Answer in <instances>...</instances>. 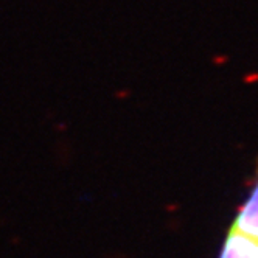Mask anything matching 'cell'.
I'll return each mask as SVG.
<instances>
[{
	"label": "cell",
	"mask_w": 258,
	"mask_h": 258,
	"mask_svg": "<svg viewBox=\"0 0 258 258\" xmlns=\"http://www.w3.org/2000/svg\"><path fill=\"white\" fill-rule=\"evenodd\" d=\"M232 229L241 232L258 241V160H256V171L253 187L243 202V206L238 209Z\"/></svg>",
	"instance_id": "6da1fadb"
},
{
	"label": "cell",
	"mask_w": 258,
	"mask_h": 258,
	"mask_svg": "<svg viewBox=\"0 0 258 258\" xmlns=\"http://www.w3.org/2000/svg\"><path fill=\"white\" fill-rule=\"evenodd\" d=\"M218 258H258V241L230 227Z\"/></svg>",
	"instance_id": "7a4b0ae2"
}]
</instances>
